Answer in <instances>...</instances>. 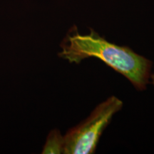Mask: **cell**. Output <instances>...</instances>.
Returning a JSON list of instances; mask_svg holds the SVG:
<instances>
[{"mask_svg": "<svg viewBox=\"0 0 154 154\" xmlns=\"http://www.w3.org/2000/svg\"><path fill=\"white\" fill-rule=\"evenodd\" d=\"M59 57L70 63H79L84 59L95 57L122 74L137 90L146 88L149 83L152 61L134 52L129 47L108 42L95 31L82 35L74 26L60 44Z\"/></svg>", "mask_w": 154, "mask_h": 154, "instance_id": "6da1fadb", "label": "cell"}, {"mask_svg": "<svg viewBox=\"0 0 154 154\" xmlns=\"http://www.w3.org/2000/svg\"><path fill=\"white\" fill-rule=\"evenodd\" d=\"M150 77L151 78V82L152 84H153V85L154 86V74H153L151 75V76H150Z\"/></svg>", "mask_w": 154, "mask_h": 154, "instance_id": "277c9868", "label": "cell"}, {"mask_svg": "<svg viewBox=\"0 0 154 154\" xmlns=\"http://www.w3.org/2000/svg\"><path fill=\"white\" fill-rule=\"evenodd\" d=\"M122 106V101L114 96L98 105L86 120L63 136V153H94L102 133Z\"/></svg>", "mask_w": 154, "mask_h": 154, "instance_id": "7a4b0ae2", "label": "cell"}, {"mask_svg": "<svg viewBox=\"0 0 154 154\" xmlns=\"http://www.w3.org/2000/svg\"><path fill=\"white\" fill-rule=\"evenodd\" d=\"M63 136L58 129L51 131L48 135L45 145L42 150L43 154H60L63 152Z\"/></svg>", "mask_w": 154, "mask_h": 154, "instance_id": "3957f363", "label": "cell"}]
</instances>
